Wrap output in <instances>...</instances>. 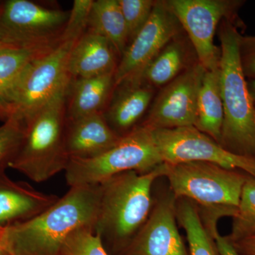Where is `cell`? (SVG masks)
<instances>
[{
	"label": "cell",
	"instance_id": "obj_26",
	"mask_svg": "<svg viewBox=\"0 0 255 255\" xmlns=\"http://www.w3.org/2000/svg\"><path fill=\"white\" fill-rule=\"evenodd\" d=\"M119 3L127 24L130 43L148 21L156 1L119 0Z\"/></svg>",
	"mask_w": 255,
	"mask_h": 255
},
{
	"label": "cell",
	"instance_id": "obj_10",
	"mask_svg": "<svg viewBox=\"0 0 255 255\" xmlns=\"http://www.w3.org/2000/svg\"><path fill=\"white\" fill-rule=\"evenodd\" d=\"M163 162H206L241 169L255 178V157L233 153L194 127L152 129Z\"/></svg>",
	"mask_w": 255,
	"mask_h": 255
},
{
	"label": "cell",
	"instance_id": "obj_23",
	"mask_svg": "<svg viewBox=\"0 0 255 255\" xmlns=\"http://www.w3.org/2000/svg\"><path fill=\"white\" fill-rule=\"evenodd\" d=\"M56 45L36 48L10 47L0 50V100L11 90L31 62Z\"/></svg>",
	"mask_w": 255,
	"mask_h": 255
},
{
	"label": "cell",
	"instance_id": "obj_29",
	"mask_svg": "<svg viewBox=\"0 0 255 255\" xmlns=\"http://www.w3.org/2000/svg\"><path fill=\"white\" fill-rule=\"evenodd\" d=\"M240 58L246 78L255 79V36H243L239 39Z\"/></svg>",
	"mask_w": 255,
	"mask_h": 255
},
{
	"label": "cell",
	"instance_id": "obj_14",
	"mask_svg": "<svg viewBox=\"0 0 255 255\" xmlns=\"http://www.w3.org/2000/svg\"><path fill=\"white\" fill-rule=\"evenodd\" d=\"M121 138L103 113L67 120L65 145L70 159L95 158L111 150Z\"/></svg>",
	"mask_w": 255,
	"mask_h": 255
},
{
	"label": "cell",
	"instance_id": "obj_4",
	"mask_svg": "<svg viewBox=\"0 0 255 255\" xmlns=\"http://www.w3.org/2000/svg\"><path fill=\"white\" fill-rule=\"evenodd\" d=\"M68 89L60 92L25 122L22 143L8 164L34 182H46L68 167L65 111Z\"/></svg>",
	"mask_w": 255,
	"mask_h": 255
},
{
	"label": "cell",
	"instance_id": "obj_16",
	"mask_svg": "<svg viewBox=\"0 0 255 255\" xmlns=\"http://www.w3.org/2000/svg\"><path fill=\"white\" fill-rule=\"evenodd\" d=\"M118 56L107 38L87 31L70 51L68 62L69 75L78 79L115 73L119 64Z\"/></svg>",
	"mask_w": 255,
	"mask_h": 255
},
{
	"label": "cell",
	"instance_id": "obj_6",
	"mask_svg": "<svg viewBox=\"0 0 255 255\" xmlns=\"http://www.w3.org/2000/svg\"><path fill=\"white\" fill-rule=\"evenodd\" d=\"M162 163L153 130L140 124L105 153L92 159H70L65 179L70 187L100 184L116 174L150 172Z\"/></svg>",
	"mask_w": 255,
	"mask_h": 255
},
{
	"label": "cell",
	"instance_id": "obj_2",
	"mask_svg": "<svg viewBox=\"0 0 255 255\" xmlns=\"http://www.w3.org/2000/svg\"><path fill=\"white\" fill-rule=\"evenodd\" d=\"M165 172L163 162L150 172H122L100 184L93 232L109 255H120L147 221L152 210V185Z\"/></svg>",
	"mask_w": 255,
	"mask_h": 255
},
{
	"label": "cell",
	"instance_id": "obj_17",
	"mask_svg": "<svg viewBox=\"0 0 255 255\" xmlns=\"http://www.w3.org/2000/svg\"><path fill=\"white\" fill-rule=\"evenodd\" d=\"M108 110L104 114L112 129L123 137L137 127L152 102L154 88L145 82L126 84L118 87Z\"/></svg>",
	"mask_w": 255,
	"mask_h": 255
},
{
	"label": "cell",
	"instance_id": "obj_36",
	"mask_svg": "<svg viewBox=\"0 0 255 255\" xmlns=\"http://www.w3.org/2000/svg\"><path fill=\"white\" fill-rule=\"evenodd\" d=\"M3 227L0 226V244H1V236H2Z\"/></svg>",
	"mask_w": 255,
	"mask_h": 255
},
{
	"label": "cell",
	"instance_id": "obj_24",
	"mask_svg": "<svg viewBox=\"0 0 255 255\" xmlns=\"http://www.w3.org/2000/svg\"><path fill=\"white\" fill-rule=\"evenodd\" d=\"M255 234V178L248 177L242 190L232 230L227 236L231 243Z\"/></svg>",
	"mask_w": 255,
	"mask_h": 255
},
{
	"label": "cell",
	"instance_id": "obj_7",
	"mask_svg": "<svg viewBox=\"0 0 255 255\" xmlns=\"http://www.w3.org/2000/svg\"><path fill=\"white\" fill-rule=\"evenodd\" d=\"M77 41H60L30 63L4 98L11 117L26 122L70 85L69 55Z\"/></svg>",
	"mask_w": 255,
	"mask_h": 255
},
{
	"label": "cell",
	"instance_id": "obj_8",
	"mask_svg": "<svg viewBox=\"0 0 255 255\" xmlns=\"http://www.w3.org/2000/svg\"><path fill=\"white\" fill-rule=\"evenodd\" d=\"M68 15L28 0H8L0 9V40L16 48L54 46Z\"/></svg>",
	"mask_w": 255,
	"mask_h": 255
},
{
	"label": "cell",
	"instance_id": "obj_19",
	"mask_svg": "<svg viewBox=\"0 0 255 255\" xmlns=\"http://www.w3.org/2000/svg\"><path fill=\"white\" fill-rule=\"evenodd\" d=\"M224 119L220 68L206 70L197 102L195 128L220 144Z\"/></svg>",
	"mask_w": 255,
	"mask_h": 255
},
{
	"label": "cell",
	"instance_id": "obj_5",
	"mask_svg": "<svg viewBox=\"0 0 255 255\" xmlns=\"http://www.w3.org/2000/svg\"><path fill=\"white\" fill-rule=\"evenodd\" d=\"M164 176L176 200L189 199L202 207L201 214L218 219L233 218L237 214L242 190L248 178L233 169L206 162L166 163Z\"/></svg>",
	"mask_w": 255,
	"mask_h": 255
},
{
	"label": "cell",
	"instance_id": "obj_33",
	"mask_svg": "<svg viewBox=\"0 0 255 255\" xmlns=\"http://www.w3.org/2000/svg\"><path fill=\"white\" fill-rule=\"evenodd\" d=\"M247 85H248V91L252 100L255 106V79H250L248 81H247Z\"/></svg>",
	"mask_w": 255,
	"mask_h": 255
},
{
	"label": "cell",
	"instance_id": "obj_1",
	"mask_svg": "<svg viewBox=\"0 0 255 255\" xmlns=\"http://www.w3.org/2000/svg\"><path fill=\"white\" fill-rule=\"evenodd\" d=\"M100 199V184L71 187L41 214L3 227L1 246L10 255H63L70 235L93 230Z\"/></svg>",
	"mask_w": 255,
	"mask_h": 255
},
{
	"label": "cell",
	"instance_id": "obj_11",
	"mask_svg": "<svg viewBox=\"0 0 255 255\" xmlns=\"http://www.w3.org/2000/svg\"><path fill=\"white\" fill-rule=\"evenodd\" d=\"M182 27L166 0L156 1L143 28L127 47L114 73L115 88L142 82L147 67L166 45L179 34Z\"/></svg>",
	"mask_w": 255,
	"mask_h": 255
},
{
	"label": "cell",
	"instance_id": "obj_20",
	"mask_svg": "<svg viewBox=\"0 0 255 255\" xmlns=\"http://www.w3.org/2000/svg\"><path fill=\"white\" fill-rule=\"evenodd\" d=\"M87 28L107 38L122 58L128 46L129 38L119 0L94 1Z\"/></svg>",
	"mask_w": 255,
	"mask_h": 255
},
{
	"label": "cell",
	"instance_id": "obj_25",
	"mask_svg": "<svg viewBox=\"0 0 255 255\" xmlns=\"http://www.w3.org/2000/svg\"><path fill=\"white\" fill-rule=\"evenodd\" d=\"M26 125L15 117H9L0 126V167L8 164L16 155L25 135Z\"/></svg>",
	"mask_w": 255,
	"mask_h": 255
},
{
	"label": "cell",
	"instance_id": "obj_21",
	"mask_svg": "<svg viewBox=\"0 0 255 255\" xmlns=\"http://www.w3.org/2000/svg\"><path fill=\"white\" fill-rule=\"evenodd\" d=\"M188 58L187 44L179 34L169 41L147 67L142 82L153 88L168 85L191 66Z\"/></svg>",
	"mask_w": 255,
	"mask_h": 255
},
{
	"label": "cell",
	"instance_id": "obj_32",
	"mask_svg": "<svg viewBox=\"0 0 255 255\" xmlns=\"http://www.w3.org/2000/svg\"><path fill=\"white\" fill-rule=\"evenodd\" d=\"M11 117V112L9 107L2 101L0 100V120H7Z\"/></svg>",
	"mask_w": 255,
	"mask_h": 255
},
{
	"label": "cell",
	"instance_id": "obj_12",
	"mask_svg": "<svg viewBox=\"0 0 255 255\" xmlns=\"http://www.w3.org/2000/svg\"><path fill=\"white\" fill-rule=\"evenodd\" d=\"M205 71L197 60L163 87L142 125L152 129L195 127L198 97Z\"/></svg>",
	"mask_w": 255,
	"mask_h": 255
},
{
	"label": "cell",
	"instance_id": "obj_15",
	"mask_svg": "<svg viewBox=\"0 0 255 255\" xmlns=\"http://www.w3.org/2000/svg\"><path fill=\"white\" fill-rule=\"evenodd\" d=\"M0 167V226L23 222L38 216L60 197L41 192L26 182H15Z\"/></svg>",
	"mask_w": 255,
	"mask_h": 255
},
{
	"label": "cell",
	"instance_id": "obj_3",
	"mask_svg": "<svg viewBox=\"0 0 255 255\" xmlns=\"http://www.w3.org/2000/svg\"><path fill=\"white\" fill-rule=\"evenodd\" d=\"M238 32L234 21L220 23L221 88L224 119L220 145L238 155L255 157V106L242 69Z\"/></svg>",
	"mask_w": 255,
	"mask_h": 255
},
{
	"label": "cell",
	"instance_id": "obj_18",
	"mask_svg": "<svg viewBox=\"0 0 255 255\" xmlns=\"http://www.w3.org/2000/svg\"><path fill=\"white\" fill-rule=\"evenodd\" d=\"M114 73L89 78H78L70 81L68 116L67 120L104 113L102 112L114 86Z\"/></svg>",
	"mask_w": 255,
	"mask_h": 255
},
{
	"label": "cell",
	"instance_id": "obj_37",
	"mask_svg": "<svg viewBox=\"0 0 255 255\" xmlns=\"http://www.w3.org/2000/svg\"><path fill=\"white\" fill-rule=\"evenodd\" d=\"M1 4H0V9H1Z\"/></svg>",
	"mask_w": 255,
	"mask_h": 255
},
{
	"label": "cell",
	"instance_id": "obj_9",
	"mask_svg": "<svg viewBox=\"0 0 255 255\" xmlns=\"http://www.w3.org/2000/svg\"><path fill=\"white\" fill-rule=\"evenodd\" d=\"M187 32L197 60L206 70L219 68L221 48L214 44L218 26L225 18L233 21L243 1L236 0H166Z\"/></svg>",
	"mask_w": 255,
	"mask_h": 255
},
{
	"label": "cell",
	"instance_id": "obj_30",
	"mask_svg": "<svg viewBox=\"0 0 255 255\" xmlns=\"http://www.w3.org/2000/svg\"><path fill=\"white\" fill-rule=\"evenodd\" d=\"M202 220L214 236L220 255H240L228 238L219 234L217 229V220L210 218H202Z\"/></svg>",
	"mask_w": 255,
	"mask_h": 255
},
{
	"label": "cell",
	"instance_id": "obj_27",
	"mask_svg": "<svg viewBox=\"0 0 255 255\" xmlns=\"http://www.w3.org/2000/svg\"><path fill=\"white\" fill-rule=\"evenodd\" d=\"M63 255H110L100 238L90 228H82L69 236Z\"/></svg>",
	"mask_w": 255,
	"mask_h": 255
},
{
	"label": "cell",
	"instance_id": "obj_22",
	"mask_svg": "<svg viewBox=\"0 0 255 255\" xmlns=\"http://www.w3.org/2000/svg\"><path fill=\"white\" fill-rule=\"evenodd\" d=\"M179 200L176 202V215L187 235L189 255H220L214 236L203 221L198 206L189 199Z\"/></svg>",
	"mask_w": 255,
	"mask_h": 255
},
{
	"label": "cell",
	"instance_id": "obj_35",
	"mask_svg": "<svg viewBox=\"0 0 255 255\" xmlns=\"http://www.w3.org/2000/svg\"><path fill=\"white\" fill-rule=\"evenodd\" d=\"M10 47H13L9 46V45L6 44L4 42L0 40V50L5 49V48H10Z\"/></svg>",
	"mask_w": 255,
	"mask_h": 255
},
{
	"label": "cell",
	"instance_id": "obj_31",
	"mask_svg": "<svg viewBox=\"0 0 255 255\" xmlns=\"http://www.w3.org/2000/svg\"><path fill=\"white\" fill-rule=\"evenodd\" d=\"M240 255H255V234L232 243Z\"/></svg>",
	"mask_w": 255,
	"mask_h": 255
},
{
	"label": "cell",
	"instance_id": "obj_28",
	"mask_svg": "<svg viewBox=\"0 0 255 255\" xmlns=\"http://www.w3.org/2000/svg\"><path fill=\"white\" fill-rule=\"evenodd\" d=\"M93 2V0L74 1L73 8L69 13L68 20L60 36V41H78L80 39L88 26Z\"/></svg>",
	"mask_w": 255,
	"mask_h": 255
},
{
	"label": "cell",
	"instance_id": "obj_34",
	"mask_svg": "<svg viewBox=\"0 0 255 255\" xmlns=\"http://www.w3.org/2000/svg\"><path fill=\"white\" fill-rule=\"evenodd\" d=\"M0 255H10L1 244H0Z\"/></svg>",
	"mask_w": 255,
	"mask_h": 255
},
{
	"label": "cell",
	"instance_id": "obj_13",
	"mask_svg": "<svg viewBox=\"0 0 255 255\" xmlns=\"http://www.w3.org/2000/svg\"><path fill=\"white\" fill-rule=\"evenodd\" d=\"M174 196L156 204L147 221L119 255H189L177 226Z\"/></svg>",
	"mask_w": 255,
	"mask_h": 255
}]
</instances>
